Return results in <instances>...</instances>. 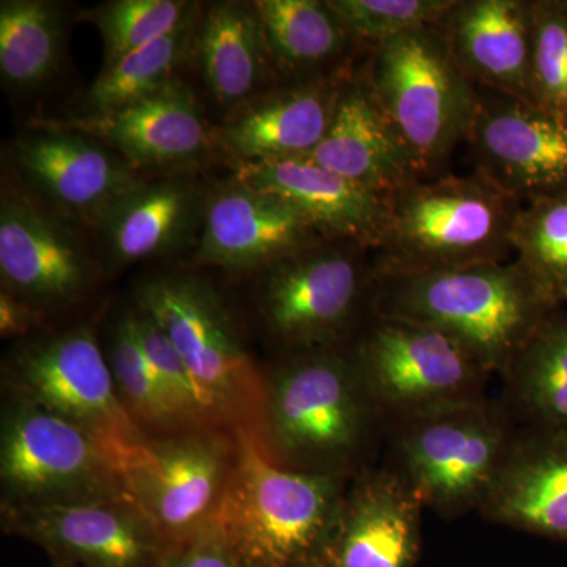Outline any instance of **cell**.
<instances>
[{"label":"cell","instance_id":"6da1fadb","mask_svg":"<svg viewBox=\"0 0 567 567\" xmlns=\"http://www.w3.org/2000/svg\"><path fill=\"white\" fill-rule=\"evenodd\" d=\"M557 308L516 259L427 274H377L375 315L442 331L492 374H503Z\"/></svg>","mask_w":567,"mask_h":567},{"label":"cell","instance_id":"7a4b0ae2","mask_svg":"<svg viewBox=\"0 0 567 567\" xmlns=\"http://www.w3.org/2000/svg\"><path fill=\"white\" fill-rule=\"evenodd\" d=\"M234 464L216 513L244 567H311L322 561L347 477L279 465L259 427H238Z\"/></svg>","mask_w":567,"mask_h":567},{"label":"cell","instance_id":"3957f363","mask_svg":"<svg viewBox=\"0 0 567 567\" xmlns=\"http://www.w3.org/2000/svg\"><path fill=\"white\" fill-rule=\"evenodd\" d=\"M380 425L349 346L290 353L267 380L260 432L286 468L347 477Z\"/></svg>","mask_w":567,"mask_h":567},{"label":"cell","instance_id":"277c9868","mask_svg":"<svg viewBox=\"0 0 567 567\" xmlns=\"http://www.w3.org/2000/svg\"><path fill=\"white\" fill-rule=\"evenodd\" d=\"M522 205L475 173L421 178L388 196L377 274H427L514 259Z\"/></svg>","mask_w":567,"mask_h":567},{"label":"cell","instance_id":"5b68a950","mask_svg":"<svg viewBox=\"0 0 567 567\" xmlns=\"http://www.w3.org/2000/svg\"><path fill=\"white\" fill-rule=\"evenodd\" d=\"M358 71L423 178L465 144L476 114L477 89L432 25L372 48Z\"/></svg>","mask_w":567,"mask_h":567},{"label":"cell","instance_id":"8992f818","mask_svg":"<svg viewBox=\"0 0 567 567\" xmlns=\"http://www.w3.org/2000/svg\"><path fill=\"white\" fill-rule=\"evenodd\" d=\"M365 393L385 427L486 398L492 372L425 324L372 315L349 344Z\"/></svg>","mask_w":567,"mask_h":567},{"label":"cell","instance_id":"52a82bcc","mask_svg":"<svg viewBox=\"0 0 567 567\" xmlns=\"http://www.w3.org/2000/svg\"><path fill=\"white\" fill-rule=\"evenodd\" d=\"M374 251L322 240L262 271L259 309L290 353L350 344L374 311Z\"/></svg>","mask_w":567,"mask_h":567},{"label":"cell","instance_id":"ba28073f","mask_svg":"<svg viewBox=\"0 0 567 567\" xmlns=\"http://www.w3.org/2000/svg\"><path fill=\"white\" fill-rule=\"evenodd\" d=\"M393 466L424 507L457 517L480 511L517 431L509 413L486 398L391 427Z\"/></svg>","mask_w":567,"mask_h":567},{"label":"cell","instance_id":"9c48e42d","mask_svg":"<svg viewBox=\"0 0 567 567\" xmlns=\"http://www.w3.org/2000/svg\"><path fill=\"white\" fill-rule=\"evenodd\" d=\"M137 301L192 372L213 427L262 429L267 380L241 346L221 298L197 279L162 276L142 284Z\"/></svg>","mask_w":567,"mask_h":567},{"label":"cell","instance_id":"30bf717a","mask_svg":"<svg viewBox=\"0 0 567 567\" xmlns=\"http://www.w3.org/2000/svg\"><path fill=\"white\" fill-rule=\"evenodd\" d=\"M0 480L2 507L132 499L102 440L20 399L3 416Z\"/></svg>","mask_w":567,"mask_h":567},{"label":"cell","instance_id":"8fae6325","mask_svg":"<svg viewBox=\"0 0 567 567\" xmlns=\"http://www.w3.org/2000/svg\"><path fill=\"white\" fill-rule=\"evenodd\" d=\"M234 435L189 431L147 439L118 457L134 505L163 537L181 546L215 520L234 464Z\"/></svg>","mask_w":567,"mask_h":567},{"label":"cell","instance_id":"7c38bea8","mask_svg":"<svg viewBox=\"0 0 567 567\" xmlns=\"http://www.w3.org/2000/svg\"><path fill=\"white\" fill-rule=\"evenodd\" d=\"M9 383L14 399L91 432L117 461L148 439L122 404L110 361L89 328L24 347L11 361Z\"/></svg>","mask_w":567,"mask_h":567},{"label":"cell","instance_id":"4fadbf2b","mask_svg":"<svg viewBox=\"0 0 567 567\" xmlns=\"http://www.w3.org/2000/svg\"><path fill=\"white\" fill-rule=\"evenodd\" d=\"M475 173L522 205L567 192V117L477 89L466 137Z\"/></svg>","mask_w":567,"mask_h":567},{"label":"cell","instance_id":"5bb4252c","mask_svg":"<svg viewBox=\"0 0 567 567\" xmlns=\"http://www.w3.org/2000/svg\"><path fill=\"white\" fill-rule=\"evenodd\" d=\"M3 528L47 550L54 567H156L169 550L132 499L2 507Z\"/></svg>","mask_w":567,"mask_h":567},{"label":"cell","instance_id":"9a60e30c","mask_svg":"<svg viewBox=\"0 0 567 567\" xmlns=\"http://www.w3.org/2000/svg\"><path fill=\"white\" fill-rule=\"evenodd\" d=\"M424 505L393 466L364 468L347 484L323 567H415Z\"/></svg>","mask_w":567,"mask_h":567},{"label":"cell","instance_id":"2e32d148","mask_svg":"<svg viewBox=\"0 0 567 567\" xmlns=\"http://www.w3.org/2000/svg\"><path fill=\"white\" fill-rule=\"evenodd\" d=\"M14 163L33 192L55 210L96 226L142 183L121 155L63 126L18 142Z\"/></svg>","mask_w":567,"mask_h":567},{"label":"cell","instance_id":"e0dca14e","mask_svg":"<svg viewBox=\"0 0 567 567\" xmlns=\"http://www.w3.org/2000/svg\"><path fill=\"white\" fill-rule=\"evenodd\" d=\"M196 262L264 271L324 240L293 205L237 182L204 212Z\"/></svg>","mask_w":567,"mask_h":567},{"label":"cell","instance_id":"ac0fdd59","mask_svg":"<svg viewBox=\"0 0 567 567\" xmlns=\"http://www.w3.org/2000/svg\"><path fill=\"white\" fill-rule=\"evenodd\" d=\"M3 289L32 305L70 303L92 278L87 254L58 216L17 194L0 205Z\"/></svg>","mask_w":567,"mask_h":567},{"label":"cell","instance_id":"d6986e66","mask_svg":"<svg viewBox=\"0 0 567 567\" xmlns=\"http://www.w3.org/2000/svg\"><path fill=\"white\" fill-rule=\"evenodd\" d=\"M432 28L476 89L532 103V0H453Z\"/></svg>","mask_w":567,"mask_h":567},{"label":"cell","instance_id":"ffe728a7","mask_svg":"<svg viewBox=\"0 0 567 567\" xmlns=\"http://www.w3.org/2000/svg\"><path fill=\"white\" fill-rule=\"evenodd\" d=\"M237 182L293 205L324 240L350 241L371 251L382 244L388 196L309 159L240 163Z\"/></svg>","mask_w":567,"mask_h":567},{"label":"cell","instance_id":"44dd1931","mask_svg":"<svg viewBox=\"0 0 567 567\" xmlns=\"http://www.w3.org/2000/svg\"><path fill=\"white\" fill-rule=\"evenodd\" d=\"M301 158L385 196L423 178L393 123L365 87L358 66L342 81L323 140Z\"/></svg>","mask_w":567,"mask_h":567},{"label":"cell","instance_id":"7402d4cb","mask_svg":"<svg viewBox=\"0 0 567 567\" xmlns=\"http://www.w3.org/2000/svg\"><path fill=\"white\" fill-rule=\"evenodd\" d=\"M73 132L102 142L132 167L196 162L210 148V130L193 92L174 78L121 111L71 121Z\"/></svg>","mask_w":567,"mask_h":567},{"label":"cell","instance_id":"603a6c76","mask_svg":"<svg viewBox=\"0 0 567 567\" xmlns=\"http://www.w3.org/2000/svg\"><path fill=\"white\" fill-rule=\"evenodd\" d=\"M480 513L503 527L567 544V432H517Z\"/></svg>","mask_w":567,"mask_h":567},{"label":"cell","instance_id":"cb8c5ba5","mask_svg":"<svg viewBox=\"0 0 567 567\" xmlns=\"http://www.w3.org/2000/svg\"><path fill=\"white\" fill-rule=\"evenodd\" d=\"M347 74L287 82L264 93L227 123L224 144L240 163L308 155L328 132Z\"/></svg>","mask_w":567,"mask_h":567},{"label":"cell","instance_id":"d4e9b609","mask_svg":"<svg viewBox=\"0 0 567 567\" xmlns=\"http://www.w3.org/2000/svg\"><path fill=\"white\" fill-rule=\"evenodd\" d=\"M275 70L289 82L338 78L365 51L354 43L327 0L252 2Z\"/></svg>","mask_w":567,"mask_h":567},{"label":"cell","instance_id":"484cf974","mask_svg":"<svg viewBox=\"0 0 567 567\" xmlns=\"http://www.w3.org/2000/svg\"><path fill=\"white\" fill-rule=\"evenodd\" d=\"M197 55L205 85L219 104H249L264 95L274 63L252 3L212 7L199 29Z\"/></svg>","mask_w":567,"mask_h":567},{"label":"cell","instance_id":"4316f807","mask_svg":"<svg viewBox=\"0 0 567 567\" xmlns=\"http://www.w3.org/2000/svg\"><path fill=\"white\" fill-rule=\"evenodd\" d=\"M199 208L188 183L142 182L102 223L112 259L136 264L169 252L189 234Z\"/></svg>","mask_w":567,"mask_h":567},{"label":"cell","instance_id":"83f0119b","mask_svg":"<svg viewBox=\"0 0 567 567\" xmlns=\"http://www.w3.org/2000/svg\"><path fill=\"white\" fill-rule=\"evenodd\" d=\"M528 427L567 432V315L555 309L503 371Z\"/></svg>","mask_w":567,"mask_h":567},{"label":"cell","instance_id":"f1b7e54d","mask_svg":"<svg viewBox=\"0 0 567 567\" xmlns=\"http://www.w3.org/2000/svg\"><path fill=\"white\" fill-rule=\"evenodd\" d=\"M63 24L58 7L43 0L0 3V74L14 89L39 87L59 69Z\"/></svg>","mask_w":567,"mask_h":567},{"label":"cell","instance_id":"f546056e","mask_svg":"<svg viewBox=\"0 0 567 567\" xmlns=\"http://www.w3.org/2000/svg\"><path fill=\"white\" fill-rule=\"evenodd\" d=\"M193 37L194 20L164 39L103 66L85 95L89 115L121 111L158 92L174 80V71L188 54Z\"/></svg>","mask_w":567,"mask_h":567},{"label":"cell","instance_id":"4dcf8cb0","mask_svg":"<svg viewBox=\"0 0 567 567\" xmlns=\"http://www.w3.org/2000/svg\"><path fill=\"white\" fill-rule=\"evenodd\" d=\"M513 251L555 305L567 303V192L522 207Z\"/></svg>","mask_w":567,"mask_h":567},{"label":"cell","instance_id":"1f68e13d","mask_svg":"<svg viewBox=\"0 0 567 567\" xmlns=\"http://www.w3.org/2000/svg\"><path fill=\"white\" fill-rule=\"evenodd\" d=\"M104 44V66L164 39L193 20L182 0H114L89 11Z\"/></svg>","mask_w":567,"mask_h":567},{"label":"cell","instance_id":"d6a6232c","mask_svg":"<svg viewBox=\"0 0 567 567\" xmlns=\"http://www.w3.org/2000/svg\"><path fill=\"white\" fill-rule=\"evenodd\" d=\"M110 365L118 398L141 429L142 425L162 431L182 429L137 339L132 316L115 328Z\"/></svg>","mask_w":567,"mask_h":567},{"label":"cell","instance_id":"836d02e7","mask_svg":"<svg viewBox=\"0 0 567 567\" xmlns=\"http://www.w3.org/2000/svg\"><path fill=\"white\" fill-rule=\"evenodd\" d=\"M532 103L567 117V0H532Z\"/></svg>","mask_w":567,"mask_h":567},{"label":"cell","instance_id":"e575fe53","mask_svg":"<svg viewBox=\"0 0 567 567\" xmlns=\"http://www.w3.org/2000/svg\"><path fill=\"white\" fill-rule=\"evenodd\" d=\"M365 52L402 33L431 28L453 0H327Z\"/></svg>","mask_w":567,"mask_h":567},{"label":"cell","instance_id":"d590c367","mask_svg":"<svg viewBox=\"0 0 567 567\" xmlns=\"http://www.w3.org/2000/svg\"><path fill=\"white\" fill-rule=\"evenodd\" d=\"M132 317L142 349L147 354L183 431H216L196 380L162 327L142 309Z\"/></svg>","mask_w":567,"mask_h":567},{"label":"cell","instance_id":"8d00e7d4","mask_svg":"<svg viewBox=\"0 0 567 567\" xmlns=\"http://www.w3.org/2000/svg\"><path fill=\"white\" fill-rule=\"evenodd\" d=\"M156 567H244L215 522L192 539L169 548Z\"/></svg>","mask_w":567,"mask_h":567},{"label":"cell","instance_id":"74e56055","mask_svg":"<svg viewBox=\"0 0 567 567\" xmlns=\"http://www.w3.org/2000/svg\"><path fill=\"white\" fill-rule=\"evenodd\" d=\"M40 323L41 315L35 305L2 289V293H0V333H2V338L29 334Z\"/></svg>","mask_w":567,"mask_h":567},{"label":"cell","instance_id":"f35d334b","mask_svg":"<svg viewBox=\"0 0 567 567\" xmlns=\"http://www.w3.org/2000/svg\"><path fill=\"white\" fill-rule=\"evenodd\" d=\"M311 567H323V566H322V561H320V563H317V565H315V566H311Z\"/></svg>","mask_w":567,"mask_h":567}]
</instances>
